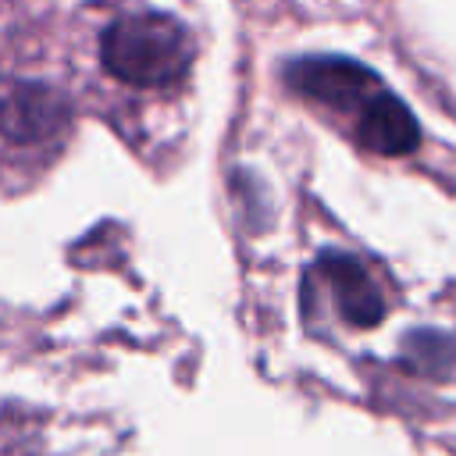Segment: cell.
Segmentation results:
<instances>
[{
  "label": "cell",
  "instance_id": "1",
  "mask_svg": "<svg viewBox=\"0 0 456 456\" xmlns=\"http://www.w3.org/2000/svg\"><path fill=\"white\" fill-rule=\"evenodd\" d=\"M192 36L160 11H132L114 18L100 36L103 68L135 89H164L192 64Z\"/></svg>",
  "mask_w": 456,
  "mask_h": 456
},
{
  "label": "cell",
  "instance_id": "2",
  "mask_svg": "<svg viewBox=\"0 0 456 456\" xmlns=\"http://www.w3.org/2000/svg\"><path fill=\"white\" fill-rule=\"evenodd\" d=\"M285 82L299 96L349 114H360L378 93H385V82L349 57H299L285 68Z\"/></svg>",
  "mask_w": 456,
  "mask_h": 456
},
{
  "label": "cell",
  "instance_id": "3",
  "mask_svg": "<svg viewBox=\"0 0 456 456\" xmlns=\"http://www.w3.org/2000/svg\"><path fill=\"white\" fill-rule=\"evenodd\" d=\"M317 274L328 281V289L335 296V306H338V317L346 324H353V328H374V324H381V317H385V296L374 285L370 271L356 256L338 253V249H324L321 260H317Z\"/></svg>",
  "mask_w": 456,
  "mask_h": 456
},
{
  "label": "cell",
  "instance_id": "4",
  "mask_svg": "<svg viewBox=\"0 0 456 456\" xmlns=\"http://www.w3.org/2000/svg\"><path fill=\"white\" fill-rule=\"evenodd\" d=\"M356 139L360 146H367L370 153L381 157H403L410 150H417L420 142V125L413 118V110L392 96L388 89L378 93L360 114H356Z\"/></svg>",
  "mask_w": 456,
  "mask_h": 456
},
{
  "label": "cell",
  "instance_id": "5",
  "mask_svg": "<svg viewBox=\"0 0 456 456\" xmlns=\"http://www.w3.org/2000/svg\"><path fill=\"white\" fill-rule=\"evenodd\" d=\"M68 121V103L57 89L39 82H21L7 96V135L14 142L50 139Z\"/></svg>",
  "mask_w": 456,
  "mask_h": 456
}]
</instances>
